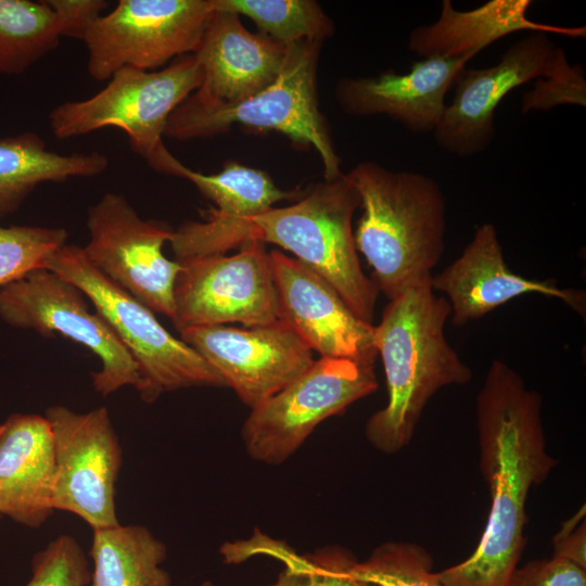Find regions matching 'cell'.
<instances>
[{
	"instance_id": "1",
	"label": "cell",
	"mask_w": 586,
	"mask_h": 586,
	"mask_svg": "<svg viewBox=\"0 0 586 586\" xmlns=\"http://www.w3.org/2000/svg\"><path fill=\"white\" fill-rule=\"evenodd\" d=\"M480 471L491 495L481 539L436 572L443 586H508L526 545V501L557 464L547 453L542 397L505 361H492L475 404Z\"/></svg>"
},
{
	"instance_id": "2",
	"label": "cell",
	"mask_w": 586,
	"mask_h": 586,
	"mask_svg": "<svg viewBox=\"0 0 586 586\" xmlns=\"http://www.w3.org/2000/svg\"><path fill=\"white\" fill-rule=\"evenodd\" d=\"M450 314L448 301L428 281L388 301L374 326L387 403L367 420L365 434L379 451L393 455L408 446L429 400L445 386L472 380L445 336Z\"/></svg>"
},
{
	"instance_id": "3",
	"label": "cell",
	"mask_w": 586,
	"mask_h": 586,
	"mask_svg": "<svg viewBox=\"0 0 586 586\" xmlns=\"http://www.w3.org/2000/svg\"><path fill=\"white\" fill-rule=\"evenodd\" d=\"M347 176L361 209L354 229L356 250L372 268L379 292L391 301L431 281L445 251L446 200L438 182L372 161L358 163Z\"/></svg>"
},
{
	"instance_id": "4",
	"label": "cell",
	"mask_w": 586,
	"mask_h": 586,
	"mask_svg": "<svg viewBox=\"0 0 586 586\" xmlns=\"http://www.w3.org/2000/svg\"><path fill=\"white\" fill-rule=\"evenodd\" d=\"M359 196L347 174L323 179L293 204L271 207L250 219L256 240L293 253L326 280L348 308L371 323L379 290L366 276L354 240Z\"/></svg>"
},
{
	"instance_id": "5",
	"label": "cell",
	"mask_w": 586,
	"mask_h": 586,
	"mask_svg": "<svg viewBox=\"0 0 586 586\" xmlns=\"http://www.w3.org/2000/svg\"><path fill=\"white\" fill-rule=\"evenodd\" d=\"M201 81L202 71L193 54L156 71L123 67L94 95L55 106L48 117L50 128L59 139L119 128L153 170L177 177L182 163L165 146L163 137L170 114Z\"/></svg>"
},
{
	"instance_id": "6",
	"label": "cell",
	"mask_w": 586,
	"mask_h": 586,
	"mask_svg": "<svg viewBox=\"0 0 586 586\" xmlns=\"http://www.w3.org/2000/svg\"><path fill=\"white\" fill-rule=\"evenodd\" d=\"M46 268L76 284L115 332L138 367V393L144 403L181 388L227 387L220 373L169 333L149 307L97 270L81 246L64 244Z\"/></svg>"
},
{
	"instance_id": "7",
	"label": "cell",
	"mask_w": 586,
	"mask_h": 586,
	"mask_svg": "<svg viewBox=\"0 0 586 586\" xmlns=\"http://www.w3.org/2000/svg\"><path fill=\"white\" fill-rule=\"evenodd\" d=\"M321 46L319 41L289 46L277 79L240 103L205 112L175 109L164 136L177 140L206 138L222 133L235 124L276 130L296 143L311 145L322 162L324 179L341 176V158L318 102L317 69Z\"/></svg>"
},
{
	"instance_id": "8",
	"label": "cell",
	"mask_w": 586,
	"mask_h": 586,
	"mask_svg": "<svg viewBox=\"0 0 586 586\" xmlns=\"http://www.w3.org/2000/svg\"><path fill=\"white\" fill-rule=\"evenodd\" d=\"M378 388L374 366L322 358L251 409L241 429L246 454L277 466L286 461L326 419L343 413Z\"/></svg>"
},
{
	"instance_id": "9",
	"label": "cell",
	"mask_w": 586,
	"mask_h": 586,
	"mask_svg": "<svg viewBox=\"0 0 586 586\" xmlns=\"http://www.w3.org/2000/svg\"><path fill=\"white\" fill-rule=\"evenodd\" d=\"M86 294L68 279L38 268L0 286V318L11 327L31 329L44 337L55 333L90 349L101 361L92 386L107 396L124 386L137 391L138 367L104 318L90 310Z\"/></svg>"
},
{
	"instance_id": "10",
	"label": "cell",
	"mask_w": 586,
	"mask_h": 586,
	"mask_svg": "<svg viewBox=\"0 0 586 586\" xmlns=\"http://www.w3.org/2000/svg\"><path fill=\"white\" fill-rule=\"evenodd\" d=\"M215 11V0H119L82 39L88 73L102 81L123 67L156 71L192 54Z\"/></svg>"
},
{
	"instance_id": "11",
	"label": "cell",
	"mask_w": 586,
	"mask_h": 586,
	"mask_svg": "<svg viewBox=\"0 0 586 586\" xmlns=\"http://www.w3.org/2000/svg\"><path fill=\"white\" fill-rule=\"evenodd\" d=\"M88 262L153 313L174 318V286L180 264L163 249L173 230L166 222L143 219L127 199L105 193L88 211Z\"/></svg>"
},
{
	"instance_id": "12",
	"label": "cell",
	"mask_w": 586,
	"mask_h": 586,
	"mask_svg": "<svg viewBox=\"0 0 586 586\" xmlns=\"http://www.w3.org/2000/svg\"><path fill=\"white\" fill-rule=\"evenodd\" d=\"M53 437L52 506L84 520L92 530L118 524L116 483L123 451L110 412L47 408Z\"/></svg>"
},
{
	"instance_id": "13",
	"label": "cell",
	"mask_w": 586,
	"mask_h": 586,
	"mask_svg": "<svg viewBox=\"0 0 586 586\" xmlns=\"http://www.w3.org/2000/svg\"><path fill=\"white\" fill-rule=\"evenodd\" d=\"M174 286L176 329L278 320L271 263L265 242L254 240L233 255L178 262Z\"/></svg>"
},
{
	"instance_id": "14",
	"label": "cell",
	"mask_w": 586,
	"mask_h": 586,
	"mask_svg": "<svg viewBox=\"0 0 586 586\" xmlns=\"http://www.w3.org/2000/svg\"><path fill=\"white\" fill-rule=\"evenodd\" d=\"M566 61L549 34L533 31L509 46L498 63L464 67L433 131L437 144L459 157L482 153L495 138V111L501 100L519 86L552 76Z\"/></svg>"
},
{
	"instance_id": "15",
	"label": "cell",
	"mask_w": 586,
	"mask_h": 586,
	"mask_svg": "<svg viewBox=\"0 0 586 586\" xmlns=\"http://www.w3.org/2000/svg\"><path fill=\"white\" fill-rule=\"evenodd\" d=\"M179 333L250 409L281 391L315 362L314 352L280 320L242 329L194 327Z\"/></svg>"
},
{
	"instance_id": "16",
	"label": "cell",
	"mask_w": 586,
	"mask_h": 586,
	"mask_svg": "<svg viewBox=\"0 0 586 586\" xmlns=\"http://www.w3.org/2000/svg\"><path fill=\"white\" fill-rule=\"evenodd\" d=\"M189 180L215 204L204 211L202 221H186L173 230L169 243L177 262L226 255L256 240L250 222L278 202L296 201L298 190H282L270 176L237 162H227L220 171L205 175L180 166L178 176Z\"/></svg>"
},
{
	"instance_id": "17",
	"label": "cell",
	"mask_w": 586,
	"mask_h": 586,
	"mask_svg": "<svg viewBox=\"0 0 586 586\" xmlns=\"http://www.w3.org/2000/svg\"><path fill=\"white\" fill-rule=\"evenodd\" d=\"M278 320L322 358L374 366V326L358 318L337 292L296 258L269 252Z\"/></svg>"
},
{
	"instance_id": "18",
	"label": "cell",
	"mask_w": 586,
	"mask_h": 586,
	"mask_svg": "<svg viewBox=\"0 0 586 586\" xmlns=\"http://www.w3.org/2000/svg\"><path fill=\"white\" fill-rule=\"evenodd\" d=\"M288 48L259 31L251 33L239 15L216 9L192 53L201 67L202 81L176 109L212 111L263 91L279 76Z\"/></svg>"
},
{
	"instance_id": "19",
	"label": "cell",
	"mask_w": 586,
	"mask_h": 586,
	"mask_svg": "<svg viewBox=\"0 0 586 586\" xmlns=\"http://www.w3.org/2000/svg\"><path fill=\"white\" fill-rule=\"evenodd\" d=\"M434 292L446 295L451 322L463 327L513 298L536 293L562 301L579 316L586 315L582 290L559 288L548 281L527 279L511 271L505 262L497 230L491 222L479 226L461 255L440 273L432 276Z\"/></svg>"
},
{
	"instance_id": "20",
	"label": "cell",
	"mask_w": 586,
	"mask_h": 586,
	"mask_svg": "<svg viewBox=\"0 0 586 586\" xmlns=\"http://www.w3.org/2000/svg\"><path fill=\"white\" fill-rule=\"evenodd\" d=\"M475 55L425 58L406 73L390 69L373 77L342 78L335 86V98L347 114H382L412 132H433L446 107L449 88Z\"/></svg>"
},
{
	"instance_id": "21",
	"label": "cell",
	"mask_w": 586,
	"mask_h": 586,
	"mask_svg": "<svg viewBox=\"0 0 586 586\" xmlns=\"http://www.w3.org/2000/svg\"><path fill=\"white\" fill-rule=\"evenodd\" d=\"M53 437L46 416L12 413L0 423V517L39 528L54 512Z\"/></svg>"
},
{
	"instance_id": "22",
	"label": "cell",
	"mask_w": 586,
	"mask_h": 586,
	"mask_svg": "<svg viewBox=\"0 0 586 586\" xmlns=\"http://www.w3.org/2000/svg\"><path fill=\"white\" fill-rule=\"evenodd\" d=\"M530 0H492L469 11L456 10L443 0L438 18L415 28L408 39V50L422 59L459 58L477 54L498 39L519 30L581 38L585 26L563 27L531 21L526 12Z\"/></svg>"
},
{
	"instance_id": "23",
	"label": "cell",
	"mask_w": 586,
	"mask_h": 586,
	"mask_svg": "<svg viewBox=\"0 0 586 586\" xmlns=\"http://www.w3.org/2000/svg\"><path fill=\"white\" fill-rule=\"evenodd\" d=\"M109 166L101 152L60 154L35 132L0 138V218L14 214L42 182L93 177Z\"/></svg>"
},
{
	"instance_id": "24",
	"label": "cell",
	"mask_w": 586,
	"mask_h": 586,
	"mask_svg": "<svg viewBox=\"0 0 586 586\" xmlns=\"http://www.w3.org/2000/svg\"><path fill=\"white\" fill-rule=\"evenodd\" d=\"M90 586H171L162 568L167 548L145 526L120 523L92 530Z\"/></svg>"
},
{
	"instance_id": "25",
	"label": "cell",
	"mask_w": 586,
	"mask_h": 586,
	"mask_svg": "<svg viewBox=\"0 0 586 586\" xmlns=\"http://www.w3.org/2000/svg\"><path fill=\"white\" fill-rule=\"evenodd\" d=\"M61 37L47 1L0 0V74H23L54 50Z\"/></svg>"
},
{
	"instance_id": "26",
	"label": "cell",
	"mask_w": 586,
	"mask_h": 586,
	"mask_svg": "<svg viewBox=\"0 0 586 586\" xmlns=\"http://www.w3.org/2000/svg\"><path fill=\"white\" fill-rule=\"evenodd\" d=\"M215 5L249 17L259 33L288 47L304 41L323 43L334 33L332 21L313 0H215Z\"/></svg>"
},
{
	"instance_id": "27",
	"label": "cell",
	"mask_w": 586,
	"mask_h": 586,
	"mask_svg": "<svg viewBox=\"0 0 586 586\" xmlns=\"http://www.w3.org/2000/svg\"><path fill=\"white\" fill-rule=\"evenodd\" d=\"M432 569L433 558L422 546L387 542L375 547L365 561L356 560L352 573L375 586H443Z\"/></svg>"
},
{
	"instance_id": "28",
	"label": "cell",
	"mask_w": 586,
	"mask_h": 586,
	"mask_svg": "<svg viewBox=\"0 0 586 586\" xmlns=\"http://www.w3.org/2000/svg\"><path fill=\"white\" fill-rule=\"evenodd\" d=\"M67 238L63 228L0 226V286L46 268L47 260L66 244Z\"/></svg>"
},
{
	"instance_id": "29",
	"label": "cell",
	"mask_w": 586,
	"mask_h": 586,
	"mask_svg": "<svg viewBox=\"0 0 586 586\" xmlns=\"http://www.w3.org/2000/svg\"><path fill=\"white\" fill-rule=\"evenodd\" d=\"M31 576L24 586H90L91 570L75 537L52 539L31 559Z\"/></svg>"
},
{
	"instance_id": "30",
	"label": "cell",
	"mask_w": 586,
	"mask_h": 586,
	"mask_svg": "<svg viewBox=\"0 0 586 586\" xmlns=\"http://www.w3.org/2000/svg\"><path fill=\"white\" fill-rule=\"evenodd\" d=\"M220 553L226 563H239L254 555L280 560L284 569L269 586H314L311 569L305 556H300L288 545L260 534L250 540L222 545Z\"/></svg>"
},
{
	"instance_id": "31",
	"label": "cell",
	"mask_w": 586,
	"mask_h": 586,
	"mask_svg": "<svg viewBox=\"0 0 586 586\" xmlns=\"http://www.w3.org/2000/svg\"><path fill=\"white\" fill-rule=\"evenodd\" d=\"M545 79L546 81L540 80L531 93L524 95L523 113L549 110L561 103L586 105V82L579 65L571 66L566 61L552 76Z\"/></svg>"
},
{
	"instance_id": "32",
	"label": "cell",
	"mask_w": 586,
	"mask_h": 586,
	"mask_svg": "<svg viewBox=\"0 0 586 586\" xmlns=\"http://www.w3.org/2000/svg\"><path fill=\"white\" fill-rule=\"evenodd\" d=\"M508 586H586V569L552 556L518 566Z\"/></svg>"
},
{
	"instance_id": "33",
	"label": "cell",
	"mask_w": 586,
	"mask_h": 586,
	"mask_svg": "<svg viewBox=\"0 0 586 586\" xmlns=\"http://www.w3.org/2000/svg\"><path fill=\"white\" fill-rule=\"evenodd\" d=\"M305 557L311 569L314 586H375L353 575L356 559L342 548H323Z\"/></svg>"
},
{
	"instance_id": "34",
	"label": "cell",
	"mask_w": 586,
	"mask_h": 586,
	"mask_svg": "<svg viewBox=\"0 0 586 586\" xmlns=\"http://www.w3.org/2000/svg\"><path fill=\"white\" fill-rule=\"evenodd\" d=\"M46 1L56 16L61 35L80 40L107 7L104 0Z\"/></svg>"
},
{
	"instance_id": "35",
	"label": "cell",
	"mask_w": 586,
	"mask_h": 586,
	"mask_svg": "<svg viewBox=\"0 0 586 586\" xmlns=\"http://www.w3.org/2000/svg\"><path fill=\"white\" fill-rule=\"evenodd\" d=\"M586 528L585 511L563 523L562 528L553 537V556L564 558L586 569Z\"/></svg>"
},
{
	"instance_id": "36",
	"label": "cell",
	"mask_w": 586,
	"mask_h": 586,
	"mask_svg": "<svg viewBox=\"0 0 586 586\" xmlns=\"http://www.w3.org/2000/svg\"><path fill=\"white\" fill-rule=\"evenodd\" d=\"M201 586H220V585H216V584H214V583L211 582V581H205V582L202 583Z\"/></svg>"
}]
</instances>
